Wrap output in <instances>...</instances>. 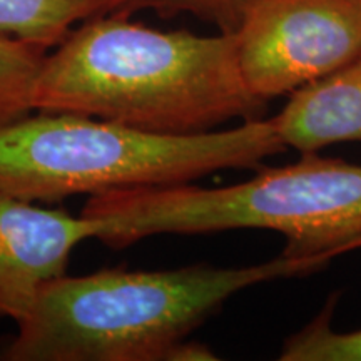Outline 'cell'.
<instances>
[{
    "label": "cell",
    "mask_w": 361,
    "mask_h": 361,
    "mask_svg": "<svg viewBox=\"0 0 361 361\" xmlns=\"http://www.w3.org/2000/svg\"><path fill=\"white\" fill-rule=\"evenodd\" d=\"M34 111L161 134H200L264 117L241 78L234 34L159 30L121 12L89 17L45 54Z\"/></svg>",
    "instance_id": "cell-1"
},
{
    "label": "cell",
    "mask_w": 361,
    "mask_h": 361,
    "mask_svg": "<svg viewBox=\"0 0 361 361\" xmlns=\"http://www.w3.org/2000/svg\"><path fill=\"white\" fill-rule=\"evenodd\" d=\"M336 255L278 258L241 268L102 269L45 284L17 333L0 350L8 361H209L196 328L238 293L263 283L310 276Z\"/></svg>",
    "instance_id": "cell-2"
},
{
    "label": "cell",
    "mask_w": 361,
    "mask_h": 361,
    "mask_svg": "<svg viewBox=\"0 0 361 361\" xmlns=\"http://www.w3.org/2000/svg\"><path fill=\"white\" fill-rule=\"evenodd\" d=\"M34 112L0 124V188L35 202L259 169L286 149L266 117L200 134H161L96 117Z\"/></svg>",
    "instance_id": "cell-3"
},
{
    "label": "cell",
    "mask_w": 361,
    "mask_h": 361,
    "mask_svg": "<svg viewBox=\"0 0 361 361\" xmlns=\"http://www.w3.org/2000/svg\"><path fill=\"white\" fill-rule=\"evenodd\" d=\"M82 214L112 250L159 234L266 229L286 238L283 256H341L361 247V164L305 152L231 186L186 183L90 196Z\"/></svg>",
    "instance_id": "cell-4"
},
{
    "label": "cell",
    "mask_w": 361,
    "mask_h": 361,
    "mask_svg": "<svg viewBox=\"0 0 361 361\" xmlns=\"http://www.w3.org/2000/svg\"><path fill=\"white\" fill-rule=\"evenodd\" d=\"M234 39L247 90L269 102L358 56L361 0H251Z\"/></svg>",
    "instance_id": "cell-5"
},
{
    "label": "cell",
    "mask_w": 361,
    "mask_h": 361,
    "mask_svg": "<svg viewBox=\"0 0 361 361\" xmlns=\"http://www.w3.org/2000/svg\"><path fill=\"white\" fill-rule=\"evenodd\" d=\"M99 224L0 188V322L19 323L45 284L67 274L72 251Z\"/></svg>",
    "instance_id": "cell-6"
},
{
    "label": "cell",
    "mask_w": 361,
    "mask_h": 361,
    "mask_svg": "<svg viewBox=\"0 0 361 361\" xmlns=\"http://www.w3.org/2000/svg\"><path fill=\"white\" fill-rule=\"evenodd\" d=\"M271 117L279 139L298 152L361 142V52L348 64L290 94Z\"/></svg>",
    "instance_id": "cell-7"
},
{
    "label": "cell",
    "mask_w": 361,
    "mask_h": 361,
    "mask_svg": "<svg viewBox=\"0 0 361 361\" xmlns=\"http://www.w3.org/2000/svg\"><path fill=\"white\" fill-rule=\"evenodd\" d=\"M121 7L123 0H0V34L51 51L82 20Z\"/></svg>",
    "instance_id": "cell-8"
},
{
    "label": "cell",
    "mask_w": 361,
    "mask_h": 361,
    "mask_svg": "<svg viewBox=\"0 0 361 361\" xmlns=\"http://www.w3.org/2000/svg\"><path fill=\"white\" fill-rule=\"evenodd\" d=\"M49 51L0 34V124L34 112L32 92Z\"/></svg>",
    "instance_id": "cell-9"
},
{
    "label": "cell",
    "mask_w": 361,
    "mask_h": 361,
    "mask_svg": "<svg viewBox=\"0 0 361 361\" xmlns=\"http://www.w3.org/2000/svg\"><path fill=\"white\" fill-rule=\"evenodd\" d=\"M335 300H329L313 322L286 338L281 361H361V328L336 331L333 328Z\"/></svg>",
    "instance_id": "cell-10"
},
{
    "label": "cell",
    "mask_w": 361,
    "mask_h": 361,
    "mask_svg": "<svg viewBox=\"0 0 361 361\" xmlns=\"http://www.w3.org/2000/svg\"><path fill=\"white\" fill-rule=\"evenodd\" d=\"M251 0H123L121 13L154 12L162 19L191 16L213 25L218 32L234 34Z\"/></svg>",
    "instance_id": "cell-11"
}]
</instances>
